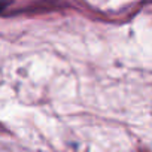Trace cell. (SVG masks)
Instances as JSON below:
<instances>
[{"mask_svg":"<svg viewBox=\"0 0 152 152\" xmlns=\"http://www.w3.org/2000/svg\"><path fill=\"white\" fill-rule=\"evenodd\" d=\"M3 8H5V5H3V3H2V2H0V11H2V9H3Z\"/></svg>","mask_w":152,"mask_h":152,"instance_id":"1","label":"cell"}]
</instances>
